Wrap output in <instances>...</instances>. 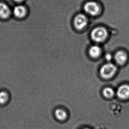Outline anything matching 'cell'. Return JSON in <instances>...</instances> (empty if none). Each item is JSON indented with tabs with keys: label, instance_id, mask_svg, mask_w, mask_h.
I'll list each match as a JSON object with an SVG mask.
<instances>
[{
	"label": "cell",
	"instance_id": "cell-1",
	"mask_svg": "<svg viewBox=\"0 0 129 129\" xmlns=\"http://www.w3.org/2000/svg\"><path fill=\"white\" fill-rule=\"evenodd\" d=\"M91 36L93 41L101 43L108 37V33L107 29L104 27H97L92 30Z\"/></svg>",
	"mask_w": 129,
	"mask_h": 129
},
{
	"label": "cell",
	"instance_id": "cell-2",
	"mask_svg": "<svg viewBox=\"0 0 129 129\" xmlns=\"http://www.w3.org/2000/svg\"><path fill=\"white\" fill-rule=\"evenodd\" d=\"M116 67L112 63H107L103 66L100 74L102 77L105 79H109L114 75L116 71Z\"/></svg>",
	"mask_w": 129,
	"mask_h": 129
},
{
	"label": "cell",
	"instance_id": "cell-3",
	"mask_svg": "<svg viewBox=\"0 0 129 129\" xmlns=\"http://www.w3.org/2000/svg\"><path fill=\"white\" fill-rule=\"evenodd\" d=\"M84 10L88 14L95 16L99 14L100 12V7L96 2H89L85 4Z\"/></svg>",
	"mask_w": 129,
	"mask_h": 129
},
{
	"label": "cell",
	"instance_id": "cell-4",
	"mask_svg": "<svg viewBox=\"0 0 129 129\" xmlns=\"http://www.w3.org/2000/svg\"><path fill=\"white\" fill-rule=\"evenodd\" d=\"M88 23L87 18L84 15L80 14L76 16L74 20V25L76 28L81 30L86 26Z\"/></svg>",
	"mask_w": 129,
	"mask_h": 129
},
{
	"label": "cell",
	"instance_id": "cell-5",
	"mask_svg": "<svg viewBox=\"0 0 129 129\" xmlns=\"http://www.w3.org/2000/svg\"><path fill=\"white\" fill-rule=\"evenodd\" d=\"M117 95L120 99H128L129 98V85L124 84L119 87L117 91Z\"/></svg>",
	"mask_w": 129,
	"mask_h": 129
},
{
	"label": "cell",
	"instance_id": "cell-6",
	"mask_svg": "<svg viewBox=\"0 0 129 129\" xmlns=\"http://www.w3.org/2000/svg\"><path fill=\"white\" fill-rule=\"evenodd\" d=\"M127 58L126 54L123 51H118L115 54V60L118 64H123L127 60Z\"/></svg>",
	"mask_w": 129,
	"mask_h": 129
},
{
	"label": "cell",
	"instance_id": "cell-7",
	"mask_svg": "<svg viewBox=\"0 0 129 129\" xmlns=\"http://www.w3.org/2000/svg\"><path fill=\"white\" fill-rule=\"evenodd\" d=\"M10 10L7 5L0 2V18L6 19L9 16Z\"/></svg>",
	"mask_w": 129,
	"mask_h": 129
},
{
	"label": "cell",
	"instance_id": "cell-8",
	"mask_svg": "<svg viewBox=\"0 0 129 129\" xmlns=\"http://www.w3.org/2000/svg\"><path fill=\"white\" fill-rule=\"evenodd\" d=\"M13 13L15 16L18 18H22L26 13V9L24 6L21 5L17 6L13 9Z\"/></svg>",
	"mask_w": 129,
	"mask_h": 129
},
{
	"label": "cell",
	"instance_id": "cell-9",
	"mask_svg": "<svg viewBox=\"0 0 129 129\" xmlns=\"http://www.w3.org/2000/svg\"><path fill=\"white\" fill-rule=\"evenodd\" d=\"M101 47L97 45H94L91 47L89 50L90 56L93 58L99 57L101 55Z\"/></svg>",
	"mask_w": 129,
	"mask_h": 129
},
{
	"label": "cell",
	"instance_id": "cell-10",
	"mask_svg": "<svg viewBox=\"0 0 129 129\" xmlns=\"http://www.w3.org/2000/svg\"><path fill=\"white\" fill-rule=\"evenodd\" d=\"M55 116L58 120H64L67 118V113L63 110L58 109L55 111Z\"/></svg>",
	"mask_w": 129,
	"mask_h": 129
},
{
	"label": "cell",
	"instance_id": "cell-11",
	"mask_svg": "<svg viewBox=\"0 0 129 129\" xmlns=\"http://www.w3.org/2000/svg\"><path fill=\"white\" fill-rule=\"evenodd\" d=\"M103 95L106 98H111L114 95V91L113 89L111 88H106L103 91Z\"/></svg>",
	"mask_w": 129,
	"mask_h": 129
},
{
	"label": "cell",
	"instance_id": "cell-12",
	"mask_svg": "<svg viewBox=\"0 0 129 129\" xmlns=\"http://www.w3.org/2000/svg\"><path fill=\"white\" fill-rule=\"evenodd\" d=\"M8 95L7 93L5 91L0 92V104H5L8 100Z\"/></svg>",
	"mask_w": 129,
	"mask_h": 129
},
{
	"label": "cell",
	"instance_id": "cell-13",
	"mask_svg": "<svg viewBox=\"0 0 129 129\" xmlns=\"http://www.w3.org/2000/svg\"><path fill=\"white\" fill-rule=\"evenodd\" d=\"M106 59L108 60V61H110L112 57H111V55L110 54H106Z\"/></svg>",
	"mask_w": 129,
	"mask_h": 129
},
{
	"label": "cell",
	"instance_id": "cell-14",
	"mask_svg": "<svg viewBox=\"0 0 129 129\" xmlns=\"http://www.w3.org/2000/svg\"><path fill=\"white\" fill-rule=\"evenodd\" d=\"M14 1L15 2H21L23 0H14Z\"/></svg>",
	"mask_w": 129,
	"mask_h": 129
},
{
	"label": "cell",
	"instance_id": "cell-15",
	"mask_svg": "<svg viewBox=\"0 0 129 129\" xmlns=\"http://www.w3.org/2000/svg\"></svg>",
	"mask_w": 129,
	"mask_h": 129
}]
</instances>
